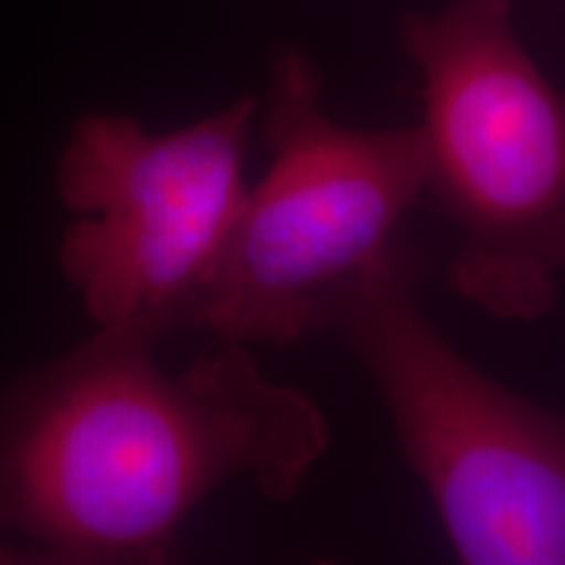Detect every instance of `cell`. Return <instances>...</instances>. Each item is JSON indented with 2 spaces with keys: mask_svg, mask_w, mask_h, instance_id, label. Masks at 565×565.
Returning <instances> with one entry per match:
<instances>
[{
  "mask_svg": "<svg viewBox=\"0 0 565 565\" xmlns=\"http://www.w3.org/2000/svg\"><path fill=\"white\" fill-rule=\"evenodd\" d=\"M0 565H53V557L32 545H6V542H0Z\"/></svg>",
  "mask_w": 565,
  "mask_h": 565,
  "instance_id": "cell-6",
  "label": "cell"
},
{
  "mask_svg": "<svg viewBox=\"0 0 565 565\" xmlns=\"http://www.w3.org/2000/svg\"><path fill=\"white\" fill-rule=\"evenodd\" d=\"M254 97L152 134L129 113H89L55 162L71 221L58 267L97 328L158 322L179 333L244 207Z\"/></svg>",
  "mask_w": 565,
  "mask_h": 565,
  "instance_id": "cell-5",
  "label": "cell"
},
{
  "mask_svg": "<svg viewBox=\"0 0 565 565\" xmlns=\"http://www.w3.org/2000/svg\"><path fill=\"white\" fill-rule=\"evenodd\" d=\"M404 238L341 296L328 333L364 366L456 557L565 565V414L469 362L419 303Z\"/></svg>",
  "mask_w": 565,
  "mask_h": 565,
  "instance_id": "cell-4",
  "label": "cell"
},
{
  "mask_svg": "<svg viewBox=\"0 0 565 565\" xmlns=\"http://www.w3.org/2000/svg\"><path fill=\"white\" fill-rule=\"evenodd\" d=\"M158 322L97 328L0 393V532L55 565H158L231 479L291 500L330 448L320 404L221 341L179 374Z\"/></svg>",
  "mask_w": 565,
  "mask_h": 565,
  "instance_id": "cell-1",
  "label": "cell"
},
{
  "mask_svg": "<svg viewBox=\"0 0 565 565\" xmlns=\"http://www.w3.org/2000/svg\"><path fill=\"white\" fill-rule=\"evenodd\" d=\"M515 0L408 13L422 76L427 192L454 223V291L503 322H534L565 275V92L513 30Z\"/></svg>",
  "mask_w": 565,
  "mask_h": 565,
  "instance_id": "cell-2",
  "label": "cell"
},
{
  "mask_svg": "<svg viewBox=\"0 0 565 565\" xmlns=\"http://www.w3.org/2000/svg\"><path fill=\"white\" fill-rule=\"evenodd\" d=\"M322 87L307 55H275L263 124L270 168L181 330L244 345L328 333L341 296L404 238L401 223L427 192L419 129L338 124Z\"/></svg>",
  "mask_w": 565,
  "mask_h": 565,
  "instance_id": "cell-3",
  "label": "cell"
}]
</instances>
